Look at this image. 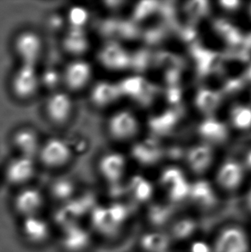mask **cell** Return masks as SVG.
<instances>
[{
    "instance_id": "obj_28",
    "label": "cell",
    "mask_w": 251,
    "mask_h": 252,
    "mask_svg": "<svg viewBox=\"0 0 251 252\" xmlns=\"http://www.w3.org/2000/svg\"><path fill=\"white\" fill-rule=\"evenodd\" d=\"M177 118L172 111L164 112L160 116L154 117L151 123V129L157 134H167L170 133L177 125Z\"/></svg>"
},
{
    "instance_id": "obj_18",
    "label": "cell",
    "mask_w": 251,
    "mask_h": 252,
    "mask_svg": "<svg viewBox=\"0 0 251 252\" xmlns=\"http://www.w3.org/2000/svg\"><path fill=\"white\" fill-rule=\"evenodd\" d=\"M11 143L18 156L36 159L42 141L36 130L23 126L14 132Z\"/></svg>"
},
{
    "instance_id": "obj_3",
    "label": "cell",
    "mask_w": 251,
    "mask_h": 252,
    "mask_svg": "<svg viewBox=\"0 0 251 252\" xmlns=\"http://www.w3.org/2000/svg\"><path fill=\"white\" fill-rule=\"evenodd\" d=\"M190 184L191 181L188 180L185 171L177 166H170L160 173L157 186L163 194L162 199L176 208L184 209L189 193Z\"/></svg>"
},
{
    "instance_id": "obj_14",
    "label": "cell",
    "mask_w": 251,
    "mask_h": 252,
    "mask_svg": "<svg viewBox=\"0 0 251 252\" xmlns=\"http://www.w3.org/2000/svg\"><path fill=\"white\" fill-rule=\"evenodd\" d=\"M180 210L163 199H155L145 207L144 217L147 229L166 231L168 226Z\"/></svg>"
},
{
    "instance_id": "obj_25",
    "label": "cell",
    "mask_w": 251,
    "mask_h": 252,
    "mask_svg": "<svg viewBox=\"0 0 251 252\" xmlns=\"http://www.w3.org/2000/svg\"><path fill=\"white\" fill-rule=\"evenodd\" d=\"M229 122L232 127L240 132L251 129V105L238 103L229 111Z\"/></svg>"
},
{
    "instance_id": "obj_23",
    "label": "cell",
    "mask_w": 251,
    "mask_h": 252,
    "mask_svg": "<svg viewBox=\"0 0 251 252\" xmlns=\"http://www.w3.org/2000/svg\"><path fill=\"white\" fill-rule=\"evenodd\" d=\"M133 155L136 160L142 164L143 166H153L162 159L163 153L158 145L153 140H147L136 146Z\"/></svg>"
},
{
    "instance_id": "obj_16",
    "label": "cell",
    "mask_w": 251,
    "mask_h": 252,
    "mask_svg": "<svg viewBox=\"0 0 251 252\" xmlns=\"http://www.w3.org/2000/svg\"><path fill=\"white\" fill-rule=\"evenodd\" d=\"M21 234L32 246H42L48 242L52 235L50 222L41 215L22 219Z\"/></svg>"
},
{
    "instance_id": "obj_20",
    "label": "cell",
    "mask_w": 251,
    "mask_h": 252,
    "mask_svg": "<svg viewBox=\"0 0 251 252\" xmlns=\"http://www.w3.org/2000/svg\"><path fill=\"white\" fill-rule=\"evenodd\" d=\"M141 252H167L175 246L165 231L147 229L139 240Z\"/></svg>"
},
{
    "instance_id": "obj_26",
    "label": "cell",
    "mask_w": 251,
    "mask_h": 252,
    "mask_svg": "<svg viewBox=\"0 0 251 252\" xmlns=\"http://www.w3.org/2000/svg\"><path fill=\"white\" fill-rule=\"evenodd\" d=\"M64 49L75 56L86 51L89 47V39L83 28L72 27L64 39Z\"/></svg>"
},
{
    "instance_id": "obj_32",
    "label": "cell",
    "mask_w": 251,
    "mask_h": 252,
    "mask_svg": "<svg viewBox=\"0 0 251 252\" xmlns=\"http://www.w3.org/2000/svg\"><path fill=\"white\" fill-rule=\"evenodd\" d=\"M241 163L247 173L251 172V149L246 152L244 159H243Z\"/></svg>"
},
{
    "instance_id": "obj_6",
    "label": "cell",
    "mask_w": 251,
    "mask_h": 252,
    "mask_svg": "<svg viewBox=\"0 0 251 252\" xmlns=\"http://www.w3.org/2000/svg\"><path fill=\"white\" fill-rule=\"evenodd\" d=\"M140 128L139 118L129 109H118L113 112L106 123L109 138L118 143L134 140L140 133Z\"/></svg>"
},
{
    "instance_id": "obj_12",
    "label": "cell",
    "mask_w": 251,
    "mask_h": 252,
    "mask_svg": "<svg viewBox=\"0 0 251 252\" xmlns=\"http://www.w3.org/2000/svg\"><path fill=\"white\" fill-rule=\"evenodd\" d=\"M36 169V159L17 155L7 163L3 176L8 184L20 189L30 185Z\"/></svg>"
},
{
    "instance_id": "obj_11",
    "label": "cell",
    "mask_w": 251,
    "mask_h": 252,
    "mask_svg": "<svg viewBox=\"0 0 251 252\" xmlns=\"http://www.w3.org/2000/svg\"><path fill=\"white\" fill-rule=\"evenodd\" d=\"M94 69L92 64L84 59L72 60L65 65L62 74V81L65 91L79 92L89 87L93 80Z\"/></svg>"
},
{
    "instance_id": "obj_9",
    "label": "cell",
    "mask_w": 251,
    "mask_h": 252,
    "mask_svg": "<svg viewBox=\"0 0 251 252\" xmlns=\"http://www.w3.org/2000/svg\"><path fill=\"white\" fill-rule=\"evenodd\" d=\"M13 51L20 65L37 66L44 53V41L35 31H21L14 38Z\"/></svg>"
},
{
    "instance_id": "obj_19",
    "label": "cell",
    "mask_w": 251,
    "mask_h": 252,
    "mask_svg": "<svg viewBox=\"0 0 251 252\" xmlns=\"http://www.w3.org/2000/svg\"><path fill=\"white\" fill-rule=\"evenodd\" d=\"M198 132L203 143L213 147L225 143L230 135L227 125L211 116L200 123Z\"/></svg>"
},
{
    "instance_id": "obj_8",
    "label": "cell",
    "mask_w": 251,
    "mask_h": 252,
    "mask_svg": "<svg viewBox=\"0 0 251 252\" xmlns=\"http://www.w3.org/2000/svg\"><path fill=\"white\" fill-rule=\"evenodd\" d=\"M72 157V149L66 140L51 137L42 141L36 159L49 170H61L70 164Z\"/></svg>"
},
{
    "instance_id": "obj_21",
    "label": "cell",
    "mask_w": 251,
    "mask_h": 252,
    "mask_svg": "<svg viewBox=\"0 0 251 252\" xmlns=\"http://www.w3.org/2000/svg\"><path fill=\"white\" fill-rule=\"evenodd\" d=\"M122 95L120 86L114 83L102 81L96 83L92 89L91 100L97 108H108Z\"/></svg>"
},
{
    "instance_id": "obj_10",
    "label": "cell",
    "mask_w": 251,
    "mask_h": 252,
    "mask_svg": "<svg viewBox=\"0 0 251 252\" xmlns=\"http://www.w3.org/2000/svg\"><path fill=\"white\" fill-rule=\"evenodd\" d=\"M75 104L71 93L66 91H55L44 102L45 116L55 126L67 124L74 114Z\"/></svg>"
},
{
    "instance_id": "obj_24",
    "label": "cell",
    "mask_w": 251,
    "mask_h": 252,
    "mask_svg": "<svg viewBox=\"0 0 251 252\" xmlns=\"http://www.w3.org/2000/svg\"><path fill=\"white\" fill-rule=\"evenodd\" d=\"M89 243L88 233L78 226L68 227L63 236V245L67 252H84L88 248Z\"/></svg>"
},
{
    "instance_id": "obj_15",
    "label": "cell",
    "mask_w": 251,
    "mask_h": 252,
    "mask_svg": "<svg viewBox=\"0 0 251 252\" xmlns=\"http://www.w3.org/2000/svg\"><path fill=\"white\" fill-rule=\"evenodd\" d=\"M214 147L205 143L191 147L185 155L186 167L197 178H204L214 167Z\"/></svg>"
},
{
    "instance_id": "obj_35",
    "label": "cell",
    "mask_w": 251,
    "mask_h": 252,
    "mask_svg": "<svg viewBox=\"0 0 251 252\" xmlns=\"http://www.w3.org/2000/svg\"><path fill=\"white\" fill-rule=\"evenodd\" d=\"M249 10H250V15H251V5L250 6V8H249Z\"/></svg>"
},
{
    "instance_id": "obj_1",
    "label": "cell",
    "mask_w": 251,
    "mask_h": 252,
    "mask_svg": "<svg viewBox=\"0 0 251 252\" xmlns=\"http://www.w3.org/2000/svg\"><path fill=\"white\" fill-rule=\"evenodd\" d=\"M214 252H251L248 225L237 220L222 223L209 236Z\"/></svg>"
},
{
    "instance_id": "obj_4",
    "label": "cell",
    "mask_w": 251,
    "mask_h": 252,
    "mask_svg": "<svg viewBox=\"0 0 251 252\" xmlns=\"http://www.w3.org/2000/svg\"><path fill=\"white\" fill-rule=\"evenodd\" d=\"M165 232L175 247L183 248L204 234L202 218L188 209H181Z\"/></svg>"
},
{
    "instance_id": "obj_27",
    "label": "cell",
    "mask_w": 251,
    "mask_h": 252,
    "mask_svg": "<svg viewBox=\"0 0 251 252\" xmlns=\"http://www.w3.org/2000/svg\"><path fill=\"white\" fill-rule=\"evenodd\" d=\"M220 104V96L217 92L209 89H203L198 92L195 97V105L200 112L210 115L217 110Z\"/></svg>"
},
{
    "instance_id": "obj_13",
    "label": "cell",
    "mask_w": 251,
    "mask_h": 252,
    "mask_svg": "<svg viewBox=\"0 0 251 252\" xmlns=\"http://www.w3.org/2000/svg\"><path fill=\"white\" fill-rule=\"evenodd\" d=\"M46 198L38 188L28 185L20 188L13 199V208L22 219L41 215Z\"/></svg>"
},
{
    "instance_id": "obj_7",
    "label": "cell",
    "mask_w": 251,
    "mask_h": 252,
    "mask_svg": "<svg viewBox=\"0 0 251 252\" xmlns=\"http://www.w3.org/2000/svg\"><path fill=\"white\" fill-rule=\"evenodd\" d=\"M41 86L37 66L19 65L10 76V90L15 98L25 102L34 98Z\"/></svg>"
},
{
    "instance_id": "obj_30",
    "label": "cell",
    "mask_w": 251,
    "mask_h": 252,
    "mask_svg": "<svg viewBox=\"0 0 251 252\" xmlns=\"http://www.w3.org/2000/svg\"><path fill=\"white\" fill-rule=\"evenodd\" d=\"M181 249L183 252H214L209 237H206L204 234Z\"/></svg>"
},
{
    "instance_id": "obj_17",
    "label": "cell",
    "mask_w": 251,
    "mask_h": 252,
    "mask_svg": "<svg viewBox=\"0 0 251 252\" xmlns=\"http://www.w3.org/2000/svg\"><path fill=\"white\" fill-rule=\"evenodd\" d=\"M127 162L123 154L116 151L102 154L97 162V170L103 180L118 183L126 173Z\"/></svg>"
},
{
    "instance_id": "obj_29",
    "label": "cell",
    "mask_w": 251,
    "mask_h": 252,
    "mask_svg": "<svg viewBox=\"0 0 251 252\" xmlns=\"http://www.w3.org/2000/svg\"><path fill=\"white\" fill-rule=\"evenodd\" d=\"M73 182L68 178H60L55 181L52 186V192L58 200H65L71 197L74 193Z\"/></svg>"
},
{
    "instance_id": "obj_34",
    "label": "cell",
    "mask_w": 251,
    "mask_h": 252,
    "mask_svg": "<svg viewBox=\"0 0 251 252\" xmlns=\"http://www.w3.org/2000/svg\"><path fill=\"white\" fill-rule=\"evenodd\" d=\"M247 225H248L249 231H250V233H251V220H250V222H249V224H247Z\"/></svg>"
},
{
    "instance_id": "obj_31",
    "label": "cell",
    "mask_w": 251,
    "mask_h": 252,
    "mask_svg": "<svg viewBox=\"0 0 251 252\" xmlns=\"http://www.w3.org/2000/svg\"><path fill=\"white\" fill-rule=\"evenodd\" d=\"M244 208H245V212L247 213V215L251 219V185L250 187L247 188L245 191L244 194Z\"/></svg>"
},
{
    "instance_id": "obj_5",
    "label": "cell",
    "mask_w": 251,
    "mask_h": 252,
    "mask_svg": "<svg viewBox=\"0 0 251 252\" xmlns=\"http://www.w3.org/2000/svg\"><path fill=\"white\" fill-rule=\"evenodd\" d=\"M246 177L247 172L241 162L229 159L216 168L212 182L224 198L240 193L245 187Z\"/></svg>"
},
{
    "instance_id": "obj_22",
    "label": "cell",
    "mask_w": 251,
    "mask_h": 252,
    "mask_svg": "<svg viewBox=\"0 0 251 252\" xmlns=\"http://www.w3.org/2000/svg\"><path fill=\"white\" fill-rule=\"evenodd\" d=\"M129 192L133 201L146 207L155 200L156 187L149 179L137 176L129 184Z\"/></svg>"
},
{
    "instance_id": "obj_2",
    "label": "cell",
    "mask_w": 251,
    "mask_h": 252,
    "mask_svg": "<svg viewBox=\"0 0 251 252\" xmlns=\"http://www.w3.org/2000/svg\"><path fill=\"white\" fill-rule=\"evenodd\" d=\"M224 197L220 194L212 181L206 178H196L191 181L189 193L185 209L203 218L220 211Z\"/></svg>"
},
{
    "instance_id": "obj_33",
    "label": "cell",
    "mask_w": 251,
    "mask_h": 252,
    "mask_svg": "<svg viewBox=\"0 0 251 252\" xmlns=\"http://www.w3.org/2000/svg\"><path fill=\"white\" fill-rule=\"evenodd\" d=\"M167 252H183L181 248H177V247H173L171 248L170 251H168Z\"/></svg>"
}]
</instances>
